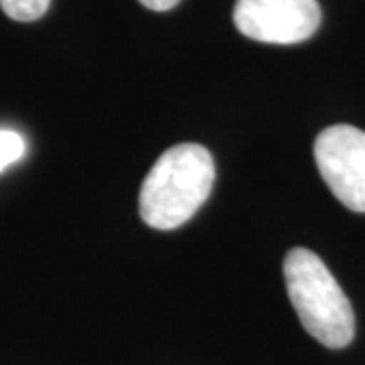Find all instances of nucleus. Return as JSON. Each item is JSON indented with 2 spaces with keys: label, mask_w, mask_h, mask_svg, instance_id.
<instances>
[{
  "label": "nucleus",
  "mask_w": 365,
  "mask_h": 365,
  "mask_svg": "<svg viewBox=\"0 0 365 365\" xmlns=\"http://www.w3.org/2000/svg\"><path fill=\"white\" fill-rule=\"evenodd\" d=\"M234 23L250 39L294 45L317 33L321 6L317 0H235Z\"/></svg>",
  "instance_id": "obj_4"
},
{
  "label": "nucleus",
  "mask_w": 365,
  "mask_h": 365,
  "mask_svg": "<svg viewBox=\"0 0 365 365\" xmlns=\"http://www.w3.org/2000/svg\"><path fill=\"white\" fill-rule=\"evenodd\" d=\"M314 163L331 193L365 213V132L349 124L325 128L314 140Z\"/></svg>",
  "instance_id": "obj_3"
},
{
  "label": "nucleus",
  "mask_w": 365,
  "mask_h": 365,
  "mask_svg": "<svg viewBox=\"0 0 365 365\" xmlns=\"http://www.w3.org/2000/svg\"><path fill=\"white\" fill-rule=\"evenodd\" d=\"M138 2L144 4L146 9H150V11L163 13V11H170V9H175L181 0H138Z\"/></svg>",
  "instance_id": "obj_7"
},
{
  "label": "nucleus",
  "mask_w": 365,
  "mask_h": 365,
  "mask_svg": "<svg viewBox=\"0 0 365 365\" xmlns=\"http://www.w3.org/2000/svg\"><path fill=\"white\" fill-rule=\"evenodd\" d=\"M284 280L290 302L309 335L331 349L351 343L355 335L351 302L325 262L311 250H290L284 258Z\"/></svg>",
  "instance_id": "obj_2"
},
{
  "label": "nucleus",
  "mask_w": 365,
  "mask_h": 365,
  "mask_svg": "<svg viewBox=\"0 0 365 365\" xmlns=\"http://www.w3.org/2000/svg\"><path fill=\"white\" fill-rule=\"evenodd\" d=\"M25 138L13 130H0V173L25 157Z\"/></svg>",
  "instance_id": "obj_6"
},
{
  "label": "nucleus",
  "mask_w": 365,
  "mask_h": 365,
  "mask_svg": "<svg viewBox=\"0 0 365 365\" xmlns=\"http://www.w3.org/2000/svg\"><path fill=\"white\" fill-rule=\"evenodd\" d=\"M51 0H0V6L6 16L21 23L37 21L47 13Z\"/></svg>",
  "instance_id": "obj_5"
},
{
  "label": "nucleus",
  "mask_w": 365,
  "mask_h": 365,
  "mask_svg": "<svg viewBox=\"0 0 365 365\" xmlns=\"http://www.w3.org/2000/svg\"><path fill=\"white\" fill-rule=\"evenodd\" d=\"M215 163L205 146L177 144L155 163L140 189V217L155 230H175L207 201Z\"/></svg>",
  "instance_id": "obj_1"
}]
</instances>
